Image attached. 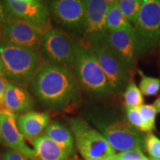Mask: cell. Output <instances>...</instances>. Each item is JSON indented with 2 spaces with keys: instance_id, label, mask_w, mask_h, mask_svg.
<instances>
[{
  "instance_id": "1",
  "label": "cell",
  "mask_w": 160,
  "mask_h": 160,
  "mask_svg": "<svg viewBox=\"0 0 160 160\" xmlns=\"http://www.w3.org/2000/svg\"><path fill=\"white\" fill-rule=\"evenodd\" d=\"M29 86L47 108L64 111L79 99V84L72 69L42 62Z\"/></svg>"
},
{
  "instance_id": "2",
  "label": "cell",
  "mask_w": 160,
  "mask_h": 160,
  "mask_svg": "<svg viewBox=\"0 0 160 160\" xmlns=\"http://www.w3.org/2000/svg\"><path fill=\"white\" fill-rule=\"evenodd\" d=\"M5 79L19 87L30 85L42 63L39 51L0 42Z\"/></svg>"
},
{
  "instance_id": "3",
  "label": "cell",
  "mask_w": 160,
  "mask_h": 160,
  "mask_svg": "<svg viewBox=\"0 0 160 160\" xmlns=\"http://www.w3.org/2000/svg\"><path fill=\"white\" fill-rule=\"evenodd\" d=\"M73 71L86 93L99 97L112 94L107 77L88 46L78 42Z\"/></svg>"
},
{
  "instance_id": "4",
  "label": "cell",
  "mask_w": 160,
  "mask_h": 160,
  "mask_svg": "<svg viewBox=\"0 0 160 160\" xmlns=\"http://www.w3.org/2000/svg\"><path fill=\"white\" fill-rule=\"evenodd\" d=\"M77 45L68 33L52 28L43 34L39 53L42 62L73 70Z\"/></svg>"
},
{
  "instance_id": "5",
  "label": "cell",
  "mask_w": 160,
  "mask_h": 160,
  "mask_svg": "<svg viewBox=\"0 0 160 160\" xmlns=\"http://www.w3.org/2000/svg\"><path fill=\"white\" fill-rule=\"evenodd\" d=\"M72 134L78 151L85 160H96L115 155L116 151L105 137L81 118L70 120Z\"/></svg>"
},
{
  "instance_id": "6",
  "label": "cell",
  "mask_w": 160,
  "mask_h": 160,
  "mask_svg": "<svg viewBox=\"0 0 160 160\" xmlns=\"http://www.w3.org/2000/svg\"><path fill=\"white\" fill-rule=\"evenodd\" d=\"M98 130L115 151H142L145 138L139 130L126 119L99 120L96 121Z\"/></svg>"
},
{
  "instance_id": "7",
  "label": "cell",
  "mask_w": 160,
  "mask_h": 160,
  "mask_svg": "<svg viewBox=\"0 0 160 160\" xmlns=\"http://www.w3.org/2000/svg\"><path fill=\"white\" fill-rule=\"evenodd\" d=\"M133 28L141 53L160 45V0L144 1Z\"/></svg>"
},
{
  "instance_id": "8",
  "label": "cell",
  "mask_w": 160,
  "mask_h": 160,
  "mask_svg": "<svg viewBox=\"0 0 160 160\" xmlns=\"http://www.w3.org/2000/svg\"><path fill=\"white\" fill-rule=\"evenodd\" d=\"M51 22L62 31L83 37L85 26V0H51L47 2Z\"/></svg>"
},
{
  "instance_id": "9",
  "label": "cell",
  "mask_w": 160,
  "mask_h": 160,
  "mask_svg": "<svg viewBox=\"0 0 160 160\" xmlns=\"http://www.w3.org/2000/svg\"><path fill=\"white\" fill-rule=\"evenodd\" d=\"M2 2L9 20L22 22L43 34L52 28L47 2L40 0H5Z\"/></svg>"
},
{
  "instance_id": "10",
  "label": "cell",
  "mask_w": 160,
  "mask_h": 160,
  "mask_svg": "<svg viewBox=\"0 0 160 160\" xmlns=\"http://www.w3.org/2000/svg\"><path fill=\"white\" fill-rule=\"evenodd\" d=\"M88 47L105 73L112 93L122 94L130 81L129 70L105 42Z\"/></svg>"
},
{
  "instance_id": "11",
  "label": "cell",
  "mask_w": 160,
  "mask_h": 160,
  "mask_svg": "<svg viewBox=\"0 0 160 160\" xmlns=\"http://www.w3.org/2000/svg\"><path fill=\"white\" fill-rule=\"evenodd\" d=\"M111 1L85 0V26L83 39L88 46L105 42L109 31L106 25V16Z\"/></svg>"
},
{
  "instance_id": "12",
  "label": "cell",
  "mask_w": 160,
  "mask_h": 160,
  "mask_svg": "<svg viewBox=\"0 0 160 160\" xmlns=\"http://www.w3.org/2000/svg\"><path fill=\"white\" fill-rule=\"evenodd\" d=\"M43 33L32 26L8 20L0 26V42L39 51Z\"/></svg>"
},
{
  "instance_id": "13",
  "label": "cell",
  "mask_w": 160,
  "mask_h": 160,
  "mask_svg": "<svg viewBox=\"0 0 160 160\" xmlns=\"http://www.w3.org/2000/svg\"><path fill=\"white\" fill-rule=\"evenodd\" d=\"M105 43L129 71L133 69L142 53L133 29L109 32Z\"/></svg>"
},
{
  "instance_id": "14",
  "label": "cell",
  "mask_w": 160,
  "mask_h": 160,
  "mask_svg": "<svg viewBox=\"0 0 160 160\" xmlns=\"http://www.w3.org/2000/svg\"><path fill=\"white\" fill-rule=\"evenodd\" d=\"M17 115L8 111H1L0 131L2 140L10 148L22 153L25 157L33 159L34 151L25 141L17 125Z\"/></svg>"
},
{
  "instance_id": "15",
  "label": "cell",
  "mask_w": 160,
  "mask_h": 160,
  "mask_svg": "<svg viewBox=\"0 0 160 160\" xmlns=\"http://www.w3.org/2000/svg\"><path fill=\"white\" fill-rule=\"evenodd\" d=\"M4 107L6 111L14 114H23L33 111L35 107V102L31 93L25 88L7 82Z\"/></svg>"
},
{
  "instance_id": "16",
  "label": "cell",
  "mask_w": 160,
  "mask_h": 160,
  "mask_svg": "<svg viewBox=\"0 0 160 160\" xmlns=\"http://www.w3.org/2000/svg\"><path fill=\"white\" fill-rule=\"evenodd\" d=\"M51 117L45 112L30 111L23 113L17 119L18 129L24 138L33 140L41 136L50 124Z\"/></svg>"
},
{
  "instance_id": "17",
  "label": "cell",
  "mask_w": 160,
  "mask_h": 160,
  "mask_svg": "<svg viewBox=\"0 0 160 160\" xmlns=\"http://www.w3.org/2000/svg\"><path fill=\"white\" fill-rule=\"evenodd\" d=\"M32 144L34 151L33 160H70L69 156L45 135L36 138Z\"/></svg>"
},
{
  "instance_id": "18",
  "label": "cell",
  "mask_w": 160,
  "mask_h": 160,
  "mask_svg": "<svg viewBox=\"0 0 160 160\" xmlns=\"http://www.w3.org/2000/svg\"><path fill=\"white\" fill-rule=\"evenodd\" d=\"M59 146L68 155L75 153V141L72 132L59 122H50L45 131V134Z\"/></svg>"
},
{
  "instance_id": "19",
  "label": "cell",
  "mask_w": 160,
  "mask_h": 160,
  "mask_svg": "<svg viewBox=\"0 0 160 160\" xmlns=\"http://www.w3.org/2000/svg\"><path fill=\"white\" fill-rule=\"evenodd\" d=\"M106 25L109 32L133 29L131 23L122 13L117 1L111 2L106 16Z\"/></svg>"
},
{
  "instance_id": "20",
  "label": "cell",
  "mask_w": 160,
  "mask_h": 160,
  "mask_svg": "<svg viewBox=\"0 0 160 160\" xmlns=\"http://www.w3.org/2000/svg\"><path fill=\"white\" fill-rule=\"evenodd\" d=\"M144 0H119L117 1L122 13L130 22L134 24L143 5Z\"/></svg>"
},
{
  "instance_id": "21",
  "label": "cell",
  "mask_w": 160,
  "mask_h": 160,
  "mask_svg": "<svg viewBox=\"0 0 160 160\" xmlns=\"http://www.w3.org/2000/svg\"><path fill=\"white\" fill-rule=\"evenodd\" d=\"M126 107L137 108L142 105L144 99L139 88L136 84L130 80L124 93Z\"/></svg>"
},
{
  "instance_id": "22",
  "label": "cell",
  "mask_w": 160,
  "mask_h": 160,
  "mask_svg": "<svg viewBox=\"0 0 160 160\" xmlns=\"http://www.w3.org/2000/svg\"><path fill=\"white\" fill-rule=\"evenodd\" d=\"M139 84V90L145 96H153L157 94L160 91V79L158 78L146 77L142 73Z\"/></svg>"
},
{
  "instance_id": "23",
  "label": "cell",
  "mask_w": 160,
  "mask_h": 160,
  "mask_svg": "<svg viewBox=\"0 0 160 160\" xmlns=\"http://www.w3.org/2000/svg\"><path fill=\"white\" fill-rule=\"evenodd\" d=\"M140 114L142 118L145 132L151 133L155 128L156 117L157 112L153 105H142L139 107Z\"/></svg>"
},
{
  "instance_id": "24",
  "label": "cell",
  "mask_w": 160,
  "mask_h": 160,
  "mask_svg": "<svg viewBox=\"0 0 160 160\" xmlns=\"http://www.w3.org/2000/svg\"><path fill=\"white\" fill-rule=\"evenodd\" d=\"M144 144L151 159L160 160V139L152 133H148L145 137Z\"/></svg>"
},
{
  "instance_id": "25",
  "label": "cell",
  "mask_w": 160,
  "mask_h": 160,
  "mask_svg": "<svg viewBox=\"0 0 160 160\" xmlns=\"http://www.w3.org/2000/svg\"><path fill=\"white\" fill-rule=\"evenodd\" d=\"M126 114L128 121L130 124L140 131L145 132V126L142 118L140 114L139 107H126Z\"/></svg>"
},
{
  "instance_id": "26",
  "label": "cell",
  "mask_w": 160,
  "mask_h": 160,
  "mask_svg": "<svg viewBox=\"0 0 160 160\" xmlns=\"http://www.w3.org/2000/svg\"><path fill=\"white\" fill-rule=\"evenodd\" d=\"M119 160H148L140 150L123 151L117 154Z\"/></svg>"
},
{
  "instance_id": "27",
  "label": "cell",
  "mask_w": 160,
  "mask_h": 160,
  "mask_svg": "<svg viewBox=\"0 0 160 160\" xmlns=\"http://www.w3.org/2000/svg\"><path fill=\"white\" fill-rule=\"evenodd\" d=\"M0 160H28V157L19 152L12 149H6L2 153Z\"/></svg>"
},
{
  "instance_id": "28",
  "label": "cell",
  "mask_w": 160,
  "mask_h": 160,
  "mask_svg": "<svg viewBox=\"0 0 160 160\" xmlns=\"http://www.w3.org/2000/svg\"><path fill=\"white\" fill-rule=\"evenodd\" d=\"M6 87H7V81L3 77H0V108L4 106Z\"/></svg>"
},
{
  "instance_id": "29",
  "label": "cell",
  "mask_w": 160,
  "mask_h": 160,
  "mask_svg": "<svg viewBox=\"0 0 160 160\" xmlns=\"http://www.w3.org/2000/svg\"><path fill=\"white\" fill-rule=\"evenodd\" d=\"M8 15L5 5H4L2 1H0V26L5 22L8 21Z\"/></svg>"
},
{
  "instance_id": "30",
  "label": "cell",
  "mask_w": 160,
  "mask_h": 160,
  "mask_svg": "<svg viewBox=\"0 0 160 160\" xmlns=\"http://www.w3.org/2000/svg\"><path fill=\"white\" fill-rule=\"evenodd\" d=\"M153 105L155 108L157 113H160V97H159L156 99V101L153 102Z\"/></svg>"
},
{
  "instance_id": "31",
  "label": "cell",
  "mask_w": 160,
  "mask_h": 160,
  "mask_svg": "<svg viewBox=\"0 0 160 160\" xmlns=\"http://www.w3.org/2000/svg\"><path fill=\"white\" fill-rule=\"evenodd\" d=\"M0 77L5 79V73H4V65L2 60L1 56H0Z\"/></svg>"
},
{
  "instance_id": "32",
  "label": "cell",
  "mask_w": 160,
  "mask_h": 160,
  "mask_svg": "<svg viewBox=\"0 0 160 160\" xmlns=\"http://www.w3.org/2000/svg\"><path fill=\"white\" fill-rule=\"evenodd\" d=\"M88 160H91V159H88ZM96 160H119L118 159V158L117 157V155H113V156H111V157H104V158H102V159H96Z\"/></svg>"
},
{
  "instance_id": "33",
  "label": "cell",
  "mask_w": 160,
  "mask_h": 160,
  "mask_svg": "<svg viewBox=\"0 0 160 160\" xmlns=\"http://www.w3.org/2000/svg\"><path fill=\"white\" fill-rule=\"evenodd\" d=\"M0 116H1V111H0ZM2 137H1V131H0V142H2Z\"/></svg>"
},
{
  "instance_id": "34",
  "label": "cell",
  "mask_w": 160,
  "mask_h": 160,
  "mask_svg": "<svg viewBox=\"0 0 160 160\" xmlns=\"http://www.w3.org/2000/svg\"><path fill=\"white\" fill-rule=\"evenodd\" d=\"M151 160H154V159H151Z\"/></svg>"
}]
</instances>
